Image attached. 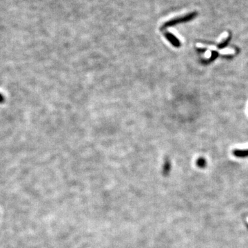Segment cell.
<instances>
[{"label": "cell", "mask_w": 248, "mask_h": 248, "mask_svg": "<svg viewBox=\"0 0 248 248\" xmlns=\"http://www.w3.org/2000/svg\"><path fill=\"white\" fill-rule=\"evenodd\" d=\"M197 165L199 167H201V168H203V167H205V166H206V160L203 158L199 159L197 161Z\"/></svg>", "instance_id": "5"}, {"label": "cell", "mask_w": 248, "mask_h": 248, "mask_svg": "<svg viewBox=\"0 0 248 248\" xmlns=\"http://www.w3.org/2000/svg\"><path fill=\"white\" fill-rule=\"evenodd\" d=\"M218 56H219V53H218L217 52H216V51H212L211 57L207 59V60H202V61H202V63L206 64H209L210 62H211L213 60H214V59H217L218 57Z\"/></svg>", "instance_id": "4"}, {"label": "cell", "mask_w": 248, "mask_h": 248, "mask_svg": "<svg viewBox=\"0 0 248 248\" xmlns=\"http://www.w3.org/2000/svg\"><path fill=\"white\" fill-rule=\"evenodd\" d=\"M164 35H165L166 39L171 43V44L173 46L177 48H179L181 46L180 41L173 34L168 33V32H166V33H164Z\"/></svg>", "instance_id": "2"}, {"label": "cell", "mask_w": 248, "mask_h": 248, "mask_svg": "<svg viewBox=\"0 0 248 248\" xmlns=\"http://www.w3.org/2000/svg\"><path fill=\"white\" fill-rule=\"evenodd\" d=\"M4 98L3 95L0 94V103H2V102H4Z\"/></svg>", "instance_id": "7"}, {"label": "cell", "mask_w": 248, "mask_h": 248, "mask_svg": "<svg viewBox=\"0 0 248 248\" xmlns=\"http://www.w3.org/2000/svg\"><path fill=\"white\" fill-rule=\"evenodd\" d=\"M233 154L237 157H248V150H236Z\"/></svg>", "instance_id": "3"}, {"label": "cell", "mask_w": 248, "mask_h": 248, "mask_svg": "<svg viewBox=\"0 0 248 248\" xmlns=\"http://www.w3.org/2000/svg\"><path fill=\"white\" fill-rule=\"evenodd\" d=\"M196 15H197V13H196V12H192V13H188V14L185 15L181 16V17L172 19V20L166 21V22L162 26H161V29L164 30L166 28H169V27L177 25V24L188 22V21H190L191 20H192L193 19H195L196 17Z\"/></svg>", "instance_id": "1"}, {"label": "cell", "mask_w": 248, "mask_h": 248, "mask_svg": "<svg viewBox=\"0 0 248 248\" xmlns=\"http://www.w3.org/2000/svg\"><path fill=\"white\" fill-rule=\"evenodd\" d=\"M229 41H230V37H228V38L226 39L224 42L220 43V44H219V45H218V47H219V48H224L225 46H227V44H228V43Z\"/></svg>", "instance_id": "6"}]
</instances>
